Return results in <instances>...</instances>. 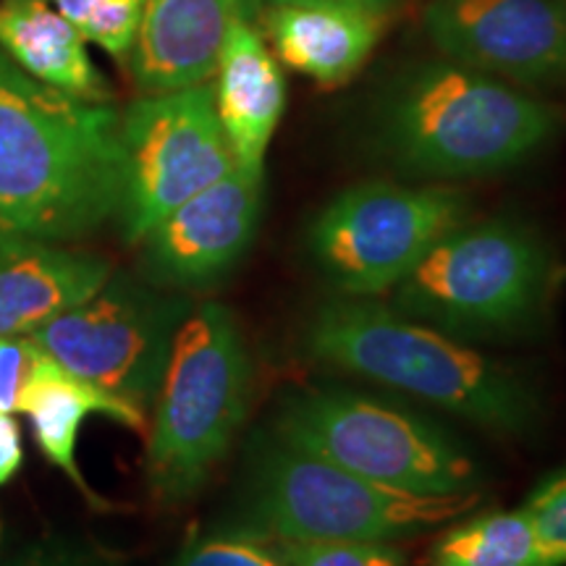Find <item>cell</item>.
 <instances>
[{
    "label": "cell",
    "mask_w": 566,
    "mask_h": 566,
    "mask_svg": "<svg viewBox=\"0 0 566 566\" xmlns=\"http://www.w3.org/2000/svg\"><path fill=\"white\" fill-rule=\"evenodd\" d=\"M480 499V491H399L275 441L254 462L247 514L275 541L394 543L449 527Z\"/></svg>",
    "instance_id": "6"
},
{
    "label": "cell",
    "mask_w": 566,
    "mask_h": 566,
    "mask_svg": "<svg viewBox=\"0 0 566 566\" xmlns=\"http://www.w3.org/2000/svg\"><path fill=\"white\" fill-rule=\"evenodd\" d=\"M271 6H289V3H304V6H349V9H363V11H370V13H378L386 11L388 6L396 3V0H268Z\"/></svg>",
    "instance_id": "26"
},
{
    "label": "cell",
    "mask_w": 566,
    "mask_h": 566,
    "mask_svg": "<svg viewBox=\"0 0 566 566\" xmlns=\"http://www.w3.org/2000/svg\"><path fill=\"white\" fill-rule=\"evenodd\" d=\"M558 129L556 111L499 76L441 63L409 76L388 105L384 142L417 176L464 179L512 168Z\"/></svg>",
    "instance_id": "3"
},
{
    "label": "cell",
    "mask_w": 566,
    "mask_h": 566,
    "mask_svg": "<svg viewBox=\"0 0 566 566\" xmlns=\"http://www.w3.org/2000/svg\"><path fill=\"white\" fill-rule=\"evenodd\" d=\"M122 147L118 218L132 244H139L181 202L237 168L208 82L132 103L122 116Z\"/></svg>",
    "instance_id": "10"
},
{
    "label": "cell",
    "mask_w": 566,
    "mask_h": 566,
    "mask_svg": "<svg viewBox=\"0 0 566 566\" xmlns=\"http://www.w3.org/2000/svg\"><path fill=\"white\" fill-rule=\"evenodd\" d=\"M122 195V116L0 53V239H82L118 216Z\"/></svg>",
    "instance_id": "1"
},
{
    "label": "cell",
    "mask_w": 566,
    "mask_h": 566,
    "mask_svg": "<svg viewBox=\"0 0 566 566\" xmlns=\"http://www.w3.org/2000/svg\"><path fill=\"white\" fill-rule=\"evenodd\" d=\"M108 260L34 239H0V338L27 336L111 279Z\"/></svg>",
    "instance_id": "15"
},
{
    "label": "cell",
    "mask_w": 566,
    "mask_h": 566,
    "mask_svg": "<svg viewBox=\"0 0 566 566\" xmlns=\"http://www.w3.org/2000/svg\"><path fill=\"white\" fill-rule=\"evenodd\" d=\"M467 221V202L441 187L365 181L346 189L310 226V254L342 296L394 292L438 239Z\"/></svg>",
    "instance_id": "8"
},
{
    "label": "cell",
    "mask_w": 566,
    "mask_h": 566,
    "mask_svg": "<svg viewBox=\"0 0 566 566\" xmlns=\"http://www.w3.org/2000/svg\"><path fill=\"white\" fill-rule=\"evenodd\" d=\"M63 17L116 59H129L145 0H51Z\"/></svg>",
    "instance_id": "20"
},
{
    "label": "cell",
    "mask_w": 566,
    "mask_h": 566,
    "mask_svg": "<svg viewBox=\"0 0 566 566\" xmlns=\"http://www.w3.org/2000/svg\"><path fill=\"white\" fill-rule=\"evenodd\" d=\"M254 365L237 317L205 302L181 323L163 373L147 443V480L176 504L200 491L229 454L252 399Z\"/></svg>",
    "instance_id": "4"
},
{
    "label": "cell",
    "mask_w": 566,
    "mask_h": 566,
    "mask_svg": "<svg viewBox=\"0 0 566 566\" xmlns=\"http://www.w3.org/2000/svg\"><path fill=\"white\" fill-rule=\"evenodd\" d=\"M21 415L30 417L34 443L48 462L66 472L71 483L90 499L95 495L76 464V441H80L82 422L90 415H105L134 430L145 424V412L139 407L66 373L55 359H48L40 378L27 391Z\"/></svg>",
    "instance_id": "18"
},
{
    "label": "cell",
    "mask_w": 566,
    "mask_h": 566,
    "mask_svg": "<svg viewBox=\"0 0 566 566\" xmlns=\"http://www.w3.org/2000/svg\"><path fill=\"white\" fill-rule=\"evenodd\" d=\"M216 108L239 168L263 176L265 155L286 103L279 61L258 21H233L216 63Z\"/></svg>",
    "instance_id": "14"
},
{
    "label": "cell",
    "mask_w": 566,
    "mask_h": 566,
    "mask_svg": "<svg viewBox=\"0 0 566 566\" xmlns=\"http://www.w3.org/2000/svg\"><path fill=\"white\" fill-rule=\"evenodd\" d=\"M275 554L286 566H405L391 543L279 541Z\"/></svg>",
    "instance_id": "22"
},
{
    "label": "cell",
    "mask_w": 566,
    "mask_h": 566,
    "mask_svg": "<svg viewBox=\"0 0 566 566\" xmlns=\"http://www.w3.org/2000/svg\"><path fill=\"white\" fill-rule=\"evenodd\" d=\"M189 313V302L111 273L95 294L27 336L66 373L145 412Z\"/></svg>",
    "instance_id": "9"
},
{
    "label": "cell",
    "mask_w": 566,
    "mask_h": 566,
    "mask_svg": "<svg viewBox=\"0 0 566 566\" xmlns=\"http://www.w3.org/2000/svg\"><path fill=\"white\" fill-rule=\"evenodd\" d=\"M48 359L30 336L0 338V415H21L24 396Z\"/></svg>",
    "instance_id": "23"
},
{
    "label": "cell",
    "mask_w": 566,
    "mask_h": 566,
    "mask_svg": "<svg viewBox=\"0 0 566 566\" xmlns=\"http://www.w3.org/2000/svg\"><path fill=\"white\" fill-rule=\"evenodd\" d=\"M428 566H543V556L530 516L514 509L451 522Z\"/></svg>",
    "instance_id": "19"
},
{
    "label": "cell",
    "mask_w": 566,
    "mask_h": 566,
    "mask_svg": "<svg viewBox=\"0 0 566 566\" xmlns=\"http://www.w3.org/2000/svg\"><path fill=\"white\" fill-rule=\"evenodd\" d=\"M17 566H76V564L59 556H38V558H30V562H21Z\"/></svg>",
    "instance_id": "27"
},
{
    "label": "cell",
    "mask_w": 566,
    "mask_h": 566,
    "mask_svg": "<svg viewBox=\"0 0 566 566\" xmlns=\"http://www.w3.org/2000/svg\"><path fill=\"white\" fill-rule=\"evenodd\" d=\"M554 283V254L530 226L464 221L394 289L391 307L454 338H509L543 321Z\"/></svg>",
    "instance_id": "5"
},
{
    "label": "cell",
    "mask_w": 566,
    "mask_h": 566,
    "mask_svg": "<svg viewBox=\"0 0 566 566\" xmlns=\"http://www.w3.org/2000/svg\"><path fill=\"white\" fill-rule=\"evenodd\" d=\"M0 48L34 80L82 101H108L87 40L51 0H0Z\"/></svg>",
    "instance_id": "17"
},
{
    "label": "cell",
    "mask_w": 566,
    "mask_h": 566,
    "mask_svg": "<svg viewBox=\"0 0 566 566\" xmlns=\"http://www.w3.org/2000/svg\"><path fill=\"white\" fill-rule=\"evenodd\" d=\"M176 566H286L279 554L250 537H208L184 551Z\"/></svg>",
    "instance_id": "24"
},
{
    "label": "cell",
    "mask_w": 566,
    "mask_h": 566,
    "mask_svg": "<svg viewBox=\"0 0 566 566\" xmlns=\"http://www.w3.org/2000/svg\"><path fill=\"white\" fill-rule=\"evenodd\" d=\"M304 346L317 363L495 433L522 436L541 417L533 386L514 370L384 302L338 296L321 304L304 325Z\"/></svg>",
    "instance_id": "2"
},
{
    "label": "cell",
    "mask_w": 566,
    "mask_h": 566,
    "mask_svg": "<svg viewBox=\"0 0 566 566\" xmlns=\"http://www.w3.org/2000/svg\"><path fill=\"white\" fill-rule=\"evenodd\" d=\"M275 441L373 483L412 493L480 491V467L449 430L346 388H307L283 401Z\"/></svg>",
    "instance_id": "7"
},
{
    "label": "cell",
    "mask_w": 566,
    "mask_h": 566,
    "mask_svg": "<svg viewBox=\"0 0 566 566\" xmlns=\"http://www.w3.org/2000/svg\"><path fill=\"white\" fill-rule=\"evenodd\" d=\"M24 462V441L13 415H0V488L21 470Z\"/></svg>",
    "instance_id": "25"
},
{
    "label": "cell",
    "mask_w": 566,
    "mask_h": 566,
    "mask_svg": "<svg viewBox=\"0 0 566 566\" xmlns=\"http://www.w3.org/2000/svg\"><path fill=\"white\" fill-rule=\"evenodd\" d=\"M520 509L533 522L543 566H566V467L543 478Z\"/></svg>",
    "instance_id": "21"
},
{
    "label": "cell",
    "mask_w": 566,
    "mask_h": 566,
    "mask_svg": "<svg viewBox=\"0 0 566 566\" xmlns=\"http://www.w3.org/2000/svg\"><path fill=\"white\" fill-rule=\"evenodd\" d=\"M265 32L289 69L317 82L336 84L352 76L378 40V13L349 6H271Z\"/></svg>",
    "instance_id": "16"
},
{
    "label": "cell",
    "mask_w": 566,
    "mask_h": 566,
    "mask_svg": "<svg viewBox=\"0 0 566 566\" xmlns=\"http://www.w3.org/2000/svg\"><path fill=\"white\" fill-rule=\"evenodd\" d=\"M263 0H145L129 53L134 80L147 95L195 87L216 74L233 21H254Z\"/></svg>",
    "instance_id": "13"
},
{
    "label": "cell",
    "mask_w": 566,
    "mask_h": 566,
    "mask_svg": "<svg viewBox=\"0 0 566 566\" xmlns=\"http://www.w3.org/2000/svg\"><path fill=\"white\" fill-rule=\"evenodd\" d=\"M260 212L263 176L231 168L145 233L142 263L147 279L179 292L216 286L252 247Z\"/></svg>",
    "instance_id": "12"
},
{
    "label": "cell",
    "mask_w": 566,
    "mask_h": 566,
    "mask_svg": "<svg viewBox=\"0 0 566 566\" xmlns=\"http://www.w3.org/2000/svg\"><path fill=\"white\" fill-rule=\"evenodd\" d=\"M424 30L462 66L522 84L566 82V0H433Z\"/></svg>",
    "instance_id": "11"
}]
</instances>
